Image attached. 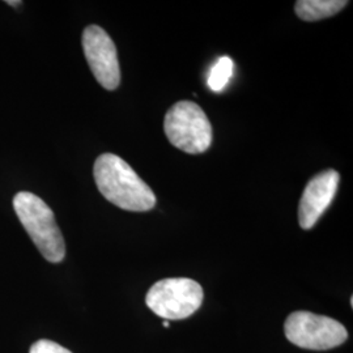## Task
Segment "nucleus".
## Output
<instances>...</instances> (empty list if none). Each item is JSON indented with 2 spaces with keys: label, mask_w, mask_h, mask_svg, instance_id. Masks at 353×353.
I'll return each mask as SVG.
<instances>
[{
  "label": "nucleus",
  "mask_w": 353,
  "mask_h": 353,
  "mask_svg": "<svg viewBox=\"0 0 353 353\" xmlns=\"http://www.w3.org/2000/svg\"><path fill=\"white\" fill-rule=\"evenodd\" d=\"M93 176L102 196L126 211L145 212L156 205L151 188L123 159L113 153L97 157Z\"/></svg>",
  "instance_id": "obj_1"
},
{
  "label": "nucleus",
  "mask_w": 353,
  "mask_h": 353,
  "mask_svg": "<svg viewBox=\"0 0 353 353\" xmlns=\"http://www.w3.org/2000/svg\"><path fill=\"white\" fill-rule=\"evenodd\" d=\"M13 208L42 256L51 263L62 262L65 243L50 207L37 195L21 191L13 198Z\"/></svg>",
  "instance_id": "obj_2"
},
{
  "label": "nucleus",
  "mask_w": 353,
  "mask_h": 353,
  "mask_svg": "<svg viewBox=\"0 0 353 353\" xmlns=\"http://www.w3.org/2000/svg\"><path fill=\"white\" fill-rule=\"evenodd\" d=\"M164 130L170 144L185 153L199 154L212 144V126L195 102L174 103L165 115Z\"/></svg>",
  "instance_id": "obj_3"
},
{
  "label": "nucleus",
  "mask_w": 353,
  "mask_h": 353,
  "mask_svg": "<svg viewBox=\"0 0 353 353\" xmlns=\"http://www.w3.org/2000/svg\"><path fill=\"white\" fill-rule=\"evenodd\" d=\"M202 285L188 278L164 279L153 284L145 303L156 316L166 321H179L192 316L202 306Z\"/></svg>",
  "instance_id": "obj_4"
},
{
  "label": "nucleus",
  "mask_w": 353,
  "mask_h": 353,
  "mask_svg": "<svg viewBox=\"0 0 353 353\" xmlns=\"http://www.w3.org/2000/svg\"><path fill=\"white\" fill-rule=\"evenodd\" d=\"M287 339L303 350L327 351L348 339V331L341 322L309 312L292 313L284 325Z\"/></svg>",
  "instance_id": "obj_5"
},
{
  "label": "nucleus",
  "mask_w": 353,
  "mask_h": 353,
  "mask_svg": "<svg viewBox=\"0 0 353 353\" xmlns=\"http://www.w3.org/2000/svg\"><path fill=\"white\" fill-rule=\"evenodd\" d=\"M83 50L92 74L102 87L114 90L121 83V68L113 39L101 26H89L83 32Z\"/></svg>",
  "instance_id": "obj_6"
},
{
  "label": "nucleus",
  "mask_w": 353,
  "mask_h": 353,
  "mask_svg": "<svg viewBox=\"0 0 353 353\" xmlns=\"http://www.w3.org/2000/svg\"><path fill=\"white\" fill-rule=\"evenodd\" d=\"M339 181L341 176L334 169L325 170L309 181L299 205L300 227L307 230L316 225L334 201Z\"/></svg>",
  "instance_id": "obj_7"
},
{
  "label": "nucleus",
  "mask_w": 353,
  "mask_h": 353,
  "mask_svg": "<svg viewBox=\"0 0 353 353\" xmlns=\"http://www.w3.org/2000/svg\"><path fill=\"white\" fill-rule=\"evenodd\" d=\"M347 4L345 0H299L294 12L303 21H319L341 12Z\"/></svg>",
  "instance_id": "obj_8"
},
{
  "label": "nucleus",
  "mask_w": 353,
  "mask_h": 353,
  "mask_svg": "<svg viewBox=\"0 0 353 353\" xmlns=\"http://www.w3.org/2000/svg\"><path fill=\"white\" fill-rule=\"evenodd\" d=\"M234 63L229 57H221L217 59V62L212 65L211 72L208 76V87L212 92H221L227 87L230 77L233 75Z\"/></svg>",
  "instance_id": "obj_9"
},
{
  "label": "nucleus",
  "mask_w": 353,
  "mask_h": 353,
  "mask_svg": "<svg viewBox=\"0 0 353 353\" xmlns=\"http://www.w3.org/2000/svg\"><path fill=\"white\" fill-rule=\"evenodd\" d=\"M29 353H72L59 345L58 343L51 341H38L30 347Z\"/></svg>",
  "instance_id": "obj_10"
},
{
  "label": "nucleus",
  "mask_w": 353,
  "mask_h": 353,
  "mask_svg": "<svg viewBox=\"0 0 353 353\" xmlns=\"http://www.w3.org/2000/svg\"><path fill=\"white\" fill-rule=\"evenodd\" d=\"M10 6H13V7H16V6H19V4H23L20 0H16V1H11V0H8L7 1Z\"/></svg>",
  "instance_id": "obj_11"
},
{
  "label": "nucleus",
  "mask_w": 353,
  "mask_h": 353,
  "mask_svg": "<svg viewBox=\"0 0 353 353\" xmlns=\"http://www.w3.org/2000/svg\"><path fill=\"white\" fill-rule=\"evenodd\" d=\"M163 326H164V327H169V326H170V323H169L168 321H164V322H163Z\"/></svg>",
  "instance_id": "obj_12"
}]
</instances>
